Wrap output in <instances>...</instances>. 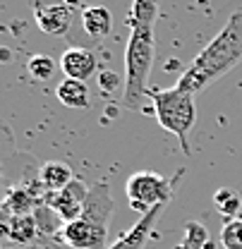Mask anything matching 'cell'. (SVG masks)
Returning <instances> with one entry per match:
<instances>
[{
    "label": "cell",
    "mask_w": 242,
    "mask_h": 249,
    "mask_svg": "<svg viewBox=\"0 0 242 249\" xmlns=\"http://www.w3.org/2000/svg\"><path fill=\"white\" fill-rule=\"evenodd\" d=\"M182 173L185 170H178L175 178H163L153 170L132 173L127 178V185H125L127 201H130L132 211H137L139 216H147L156 206H168V201L175 196V187L180 182Z\"/></svg>",
    "instance_id": "5"
},
{
    "label": "cell",
    "mask_w": 242,
    "mask_h": 249,
    "mask_svg": "<svg viewBox=\"0 0 242 249\" xmlns=\"http://www.w3.org/2000/svg\"><path fill=\"white\" fill-rule=\"evenodd\" d=\"M38 185L46 194H56V192H62L67 185L74 182V173L67 163L62 160H46L41 168H38Z\"/></svg>",
    "instance_id": "10"
},
{
    "label": "cell",
    "mask_w": 242,
    "mask_h": 249,
    "mask_svg": "<svg viewBox=\"0 0 242 249\" xmlns=\"http://www.w3.org/2000/svg\"><path fill=\"white\" fill-rule=\"evenodd\" d=\"M156 19L158 5L151 0H137L130 7V38L125 48V89L122 106L139 108L142 98L149 96V74L156 60Z\"/></svg>",
    "instance_id": "1"
},
{
    "label": "cell",
    "mask_w": 242,
    "mask_h": 249,
    "mask_svg": "<svg viewBox=\"0 0 242 249\" xmlns=\"http://www.w3.org/2000/svg\"><path fill=\"white\" fill-rule=\"evenodd\" d=\"M27 72H29L31 79L36 82H48L53 74H56V60L51 55H43V53H36L31 55L27 62Z\"/></svg>",
    "instance_id": "15"
},
{
    "label": "cell",
    "mask_w": 242,
    "mask_h": 249,
    "mask_svg": "<svg viewBox=\"0 0 242 249\" xmlns=\"http://www.w3.org/2000/svg\"><path fill=\"white\" fill-rule=\"evenodd\" d=\"M163 211H166V206H156L147 216H139V220L125 235H120L115 240V245H111L108 249H144V245L151 237L153 228H156V223H158V218H161Z\"/></svg>",
    "instance_id": "9"
},
{
    "label": "cell",
    "mask_w": 242,
    "mask_h": 249,
    "mask_svg": "<svg viewBox=\"0 0 242 249\" xmlns=\"http://www.w3.org/2000/svg\"><path fill=\"white\" fill-rule=\"evenodd\" d=\"M175 249H189V247H185V245H182V242H180V245H178V247H175Z\"/></svg>",
    "instance_id": "19"
},
{
    "label": "cell",
    "mask_w": 242,
    "mask_h": 249,
    "mask_svg": "<svg viewBox=\"0 0 242 249\" xmlns=\"http://www.w3.org/2000/svg\"><path fill=\"white\" fill-rule=\"evenodd\" d=\"M74 5L70 2H34L36 27L48 36H62L72 24Z\"/></svg>",
    "instance_id": "7"
},
{
    "label": "cell",
    "mask_w": 242,
    "mask_h": 249,
    "mask_svg": "<svg viewBox=\"0 0 242 249\" xmlns=\"http://www.w3.org/2000/svg\"><path fill=\"white\" fill-rule=\"evenodd\" d=\"M213 206H216V211L225 218V220L240 218L238 216L242 209L240 192L233 189V187H221V189H216V194H213Z\"/></svg>",
    "instance_id": "14"
},
{
    "label": "cell",
    "mask_w": 242,
    "mask_h": 249,
    "mask_svg": "<svg viewBox=\"0 0 242 249\" xmlns=\"http://www.w3.org/2000/svg\"><path fill=\"white\" fill-rule=\"evenodd\" d=\"M60 70L65 79L87 82L98 70V58L87 48H67L60 55Z\"/></svg>",
    "instance_id": "8"
},
{
    "label": "cell",
    "mask_w": 242,
    "mask_h": 249,
    "mask_svg": "<svg viewBox=\"0 0 242 249\" xmlns=\"http://www.w3.org/2000/svg\"><path fill=\"white\" fill-rule=\"evenodd\" d=\"M87 194H89V187L84 185L82 180H74L72 185H67L62 192L46 194L43 196V206L48 211H53L67 225V223H72V220H77V218L82 216Z\"/></svg>",
    "instance_id": "6"
},
{
    "label": "cell",
    "mask_w": 242,
    "mask_h": 249,
    "mask_svg": "<svg viewBox=\"0 0 242 249\" xmlns=\"http://www.w3.org/2000/svg\"><path fill=\"white\" fill-rule=\"evenodd\" d=\"M115 209L106 180L89 187L82 216L62 225L60 240L72 249H108V223Z\"/></svg>",
    "instance_id": "3"
},
{
    "label": "cell",
    "mask_w": 242,
    "mask_h": 249,
    "mask_svg": "<svg viewBox=\"0 0 242 249\" xmlns=\"http://www.w3.org/2000/svg\"><path fill=\"white\" fill-rule=\"evenodd\" d=\"M149 98L153 103V115L158 124L178 137L182 151L189 154V132L197 123V106L194 93L182 91L180 87L173 89H149Z\"/></svg>",
    "instance_id": "4"
},
{
    "label": "cell",
    "mask_w": 242,
    "mask_h": 249,
    "mask_svg": "<svg viewBox=\"0 0 242 249\" xmlns=\"http://www.w3.org/2000/svg\"><path fill=\"white\" fill-rule=\"evenodd\" d=\"M240 62H242V10H235L228 17L225 27L199 51V55L194 60L189 62V67L180 74L175 87H180L182 91H189L197 96L204 87H209L216 79H221L223 74H228Z\"/></svg>",
    "instance_id": "2"
},
{
    "label": "cell",
    "mask_w": 242,
    "mask_h": 249,
    "mask_svg": "<svg viewBox=\"0 0 242 249\" xmlns=\"http://www.w3.org/2000/svg\"><path fill=\"white\" fill-rule=\"evenodd\" d=\"M56 96L62 106L74 108V110H87L91 106V91L87 82H77V79H62L56 87Z\"/></svg>",
    "instance_id": "11"
},
{
    "label": "cell",
    "mask_w": 242,
    "mask_h": 249,
    "mask_svg": "<svg viewBox=\"0 0 242 249\" xmlns=\"http://www.w3.org/2000/svg\"><path fill=\"white\" fill-rule=\"evenodd\" d=\"M221 245H223V249H242V216L223 223Z\"/></svg>",
    "instance_id": "17"
},
{
    "label": "cell",
    "mask_w": 242,
    "mask_h": 249,
    "mask_svg": "<svg viewBox=\"0 0 242 249\" xmlns=\"http://www.w3.org/2000/svg\"><path fill=\"white\" fill-rule=\"evenodd\" d=\"M185 240H182V245L189 249H213V245L209 242V232L204 230V225L202 223H197V220H189V223H185Z\"/></svg>",
    "instance_id": "16"
},
{
    "label": "cell",
    "mask_w": 242,
    "mask_h": 249,
    "mask_svg": "<svg viewBox=\"0 0 242 249\" xmlns=\"http://www.w3.org/2000/svg\"><path fill=\"white\" fill-rule=\"evenodd\" d=\"M82 24H84V31L89 34L91 38H106L111 31H113V15L108 7L103 5H93V7H87L82 12Z\"/></svg>",
    "instance_id": "12"
},
{
    "label": "cell",
    "mask_w": 242,
    "mask_h": 249,
    "mask_svg": "<svg viewBox=\"0 0 242 249\" xmlns=\"http://www.w3.org/2000/svg\"><path fill=\"white\" fill-rule=\"evenodd\" d=\"M120 84H125V79H120V74H115L113 70H103L98 74V91L106 98H113V93L118 91Z\"/></svg>",
    "instance_id": "18"
},
{
    "label": "cell",
    "mask_w": 242,
    "mask_h": 249,
    "mask_svg": "<svg viewBox=\"0 0 242 249\" xmlns=\"http://www.w3.org/2000/svg\"><path fill=\"white\" fill-rule=\"evenodd\" d=\"M41 232V225H38V218L34 216H17V218H7L5 220V235L19 245H29L38 237Z\"/></svg>",
    "instance_id": "13"
}]
</instances>
